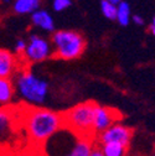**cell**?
Wrapping results in <instances>:
<instances>
[{
  "label": "cell",
  "mask_w": 155,
  "mask_h": 156,
  "mask_svg": "<svg viewBox=\"0 0 155 156\" xmlns=\"http://www.w3.org/2000/svg\"><path fill=\"white\" fill-rule=\"evenodd\" d=\"M65 126L63 114L45 108H34L26 115V129L30 139L45 144L51 136Z\"/></svg>",
  "instance_id": "1"
},
{
  "label": "cell",
  "mask_w": 155,
  "mask_h": 156,
  "mask_svg": "<svg viewBox=\"0 0 155 156\" xmlns=\"http://www.w3.org/2000/svg\"><path fill=\"white\" fill-rule=\"evenodd\" d=\"M98 104L94 102H85L77 104L66 113H63L65 126L76 133L81 138H92L94 133L96 114Z\"/></svg>",
  "instance_id": "2"
},
{
  "label": "cell",
  "mask_w": 155,
  "mask_h": 156,
  "mask_svg": "<svg viewBox=\"0 0 155 156\" xmlns=\"http://www.w3.org/2000/svg\"><path fill=\"white\" fill-rule=\"evenodd\" d=\"M16 90L24 101L34 105H41L46 101L49 83L35 73L25 72L17 77Z\"/></svg>",
  "instance_id": "3"
},
{
  "label": "cell",
  "mask_w": 155,
  "mask_h": 156,
  "mask_svg": "<svg viewBox=\"0 0 155 156\" xmlns=\"http://www.w3.org/2000/svg\"><path fill=\"white\" fill-rule=\"evenodd\" d=\"M55 55L62 60H74L80 57L85 48L86 41L81 34L70 30H60L52 35Z\"/></svg>",
  "instance_id": "4"
},
{
  "label": "cell",
  "mask_w": 155,
  "mask_h": 156,
  "mask_svg": "<svg viewBox=\"0 0 155 156\" xmlns=\"http://www.w3.org/2000/svg\"><path fill=\"white\" fill-rule=\"evenodd\" d=\"M133 136V130L122 124H114L98 136V141L101 145L107 143H121L128 146Z\"/></svg>",
  "instance_id": "5"
},
{
  "label": "cell",
  "mask_w": 155,
  "mask_h": 156,
  "mask_svg": "<svg viewBox=\"0 0 155 156\" xmlns=\"http://www.w3.org/2000/svg\"><path fill=\"white\" fill-rule=\"evenodd\" d=\"M50 55H51L50 44L40 36L32 35L30 37V42L25 51V56L27 60L31 62H40L46 60Z\"/></svg>",
  "instance_id": "6"
},
{
  "label": "cell",
  "mask_w": 155,
  "mask_h": 156,
  "mask_svg": "<svg viewBox=\"0 0 155 156\" xmlns=\"http://www.w3.org/2000/svg\"><path fill=\"white\" fill-rule=\"evenodd\" d=\"M121 119L119 112L113 108L108 107H98L96 114V122H94V133L102 134L114 124H117V120Z\"/></svg>",
  "instance_id": "7"
},
{
  "label": "cell",
  "mask_w": 155,
  "mask_h": 156,
  "mask_svg": "<svg viewBox=\"0 0 155 156\" xmlns=\"http://www.w3.org/2000/svg\"><path fill=\"white\" fill-rule=\"evenodd\" d=\"M31 20L35 26L40 27L45 31H53L55 30V23L52 20L51 15L45 10H37L32 12Z\"/></svg>",
  "instance_id": "8"
},
{
  "label": "cell",
  "mask_w": 155,
  "mask_h": 156,
  "mask_svg": "<svg viewBox=\"0 0 155 156\" xmlns=\"http://www.w3.org/2000/svg\"><path fill=\"white\" fill-rule=\"evenodd\" d=\"M14 67L15 63L13 55L6 50H2L0 51V77L9 78L14 71Z\"/></svg>",
  "instance_id": "9"
},
{
  "label": "cell",
  "mask_w": 155,
  "mask_h": 156,
  "mask_svg": "<svg viewBox=\"0 0 155 156\" xmlns=\"http://www.w3.org/2000/svg\"><path fill=\"white\" fill-rule=\"evenodd\" d=\"M93 147L94 146L89 138H81L67 156H91Z\"/></svg>",
  "instance_id": "10"
},
{
  "label": "cell",
  "mask_w": 155,
  "mask_h": 156,
  "mask_svg": "<svg viewBox=\"0 0 155 156\" xmlns=\"http://www.w3.org/2000/svg\"><path fill=\"white\" fill-rule=\"evenodd\" d=\"M40 8V0H16L14 3V10L17 14L35 12Z\"/></svg>",
  "instance_id": "11"
},
{
  "label": "cell",
  "mask_w": 155,
  "mask_h": 156,
  "mask_svg": "<svg viewBox=\"0 0 155 156\" xmlns=\"http://www.w3.org/2000/svg\"><path fill=\"white\" fill-rule=\"evenodd\" d=\"M14 95V87L9 78H0V103L8 104Z\"/></svg>",
  "instance_id": "12"
},
{
  "label": "cell",
  "mask_w": 155,
  "mask_h": 156,
  "mask_svg": "<svg viewBox=\"0 0 155 156\" xmlns=\"http://www.w3.org/2000/svg\"><path fill=\"white\" fill-rule=\"evenodd\" d=\"M106 156H124L127 145L121 143H107L101 145Z\"/></svg>",
  "instance_id": "13"
},
{
  "label": "cell",
  "mask_w": 155,
  "mask_h": 156,
  "mask_svg": "<svg viewBox=\"0 0 155 156\" xmlns=\"http://www.w3.org/2000/svg\"><path fill=\"white\" fill-rule=\"evenodd\" d=\"M117 20L122 26H127L130 20V8L125 2H121L118 4V16Z\"/></svg>",
  "instance_id": "14"
},
{
  "label": "cell",
  "mask_w": 155,
  "mask_h": 156,
  "mask_svg": "<svg viewBox=\"0 0 155 156\" xmlns=\"http://www.w3.org/2000/svg\"><path fill=\"white\" fill-rule=\"evenodd\" d=\"M101 9L103 15L109 19V20H117V16H118V6L108 2V0H102L101 3Z\"/></svg>",
  "instance_id": "15"
},
{
  "label": "cell",
  "mask_w": 155,
  "mask_h": 156,
  "mask_svg": "<svg viewBox=\"0 0 155 156\" xmlns=\"http://www.w3.org/2000/svg\"><path fill=\"white\" fill-rule=\"evenodd\" d=\"M71 5V0H53V9L56 11H62Z\"/></svg>",
  "instance_id": "16"
},
{
  "label": "cell",
  "mask_w": 155,
  "mask_h": 156,
  "mask_svg": "<svg viewBox=\"0 0 155 156\" xmlns=\"http://www.w3.org/2000/svg\"><path fill=\"white\" fill-rule=\"evenodd\" d=\"M26 48H27V45L25 44V41H23V40H19L17 42H16V45H15V50H16V52H25L26 51Z\"/></svg>",
  "instance_id": "17"
},
{
  "label": "cell",
  "mask_w": 155,
  "mask_h": 156,
  "mask_svg": "<svg viewBox=\"0 0 155 156\" xmlns=\"http://www.w3.org/2000/svg\"><path fill=\"white\" fill-rule=\"evenodd\" d=\"M91 156H106V155H104V152H103L101 146L99 147L97 146V147H93V150L91 152Z\"/></svg>",
  "instance_id": "18"
},
{
  "label": "cell",
  "mask_w": 155,
  "mask_h": 156,
  "mask_svg": "<svg viewBox=\"0 0 155 156\" xmlns=\"http://www.w3.org/2000/svg\"><path fill=\"white\" fill-rule=\"evenodd\" d=\"M6 120H8V116L5 115L4 112H2V114H0V126H2V130L5 129V126H6Z\"/></svg>",
  "instance_id": "19"
},
{
  "label": "cell",
  "mask_w": 155,
  "mask_h": 156,
  "mask_svg": "<svg viewBox=\"0 0 155 156\" xmlns=\"http://www.w3.org/2000/svg\"><path fill=\"white\" fill-rule=\"evenodd\" d=\"M133 21L135 24H138V25H143L144 24V20L142 19V16H139V15H134L133 16Z\"/></svg>",
  "instance_id": "20"
},
{
  "label": "cell",
  "mask_w": 155,
  "mask_h": 156,
  "mask_svg": "<svg viewBox=\"0 0 155 156\" xmlns=\"http://www.w3.org/2000/svg\"><path fill=\"white\" fill-rule=\"evenodd\" d=\"M108 2H110V3H113V4L117 5V4H119V3H121V0H108Z\"/></svg>",
  "instance_id": "21"
},
{
  "label": "cell",
  "mask_w": 155,
  "mask_h": 156,
  "mask_svg": "<svg viewBox=\"0 0 155 156\" xmlns=\"http://www.w3.org/2000/svg\"><path fill=\"white\" fill-rule=\"evenodd\" d=\"M151 32H153V35L155 36V27H154V26H151Z\"/></svg>",
  "instance_id": "22"
},
{
  "label": "cell",
  "mask_w": 155,
  "mask_h": 156,
  "mask_svg": "<svg viewBox=\"0 0 155 156\" xmlns=\"http://www.w3.org/2000/svg\"><path fill=\"white\" fill-rule=\"evenodd\" d=\"M153 26L155 27V16H154V19H153Z\"/></svg>",
  "instance_id": "23"
},
{
  "label": "cell",
  "mask_w": 155,
  "mask_h": 156,
  "mask_svg": "<svg viewBox=\"0 0 155 156\" xmlns=\"http://www.w3.org/2000/svg\"><path fill=\"white\" fill-rule=\"evenodd\" d=\"M4 2H5V3H10V0H4Z\"/></svg>",
  "instance_id": "24"
}]
</instances>
